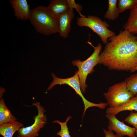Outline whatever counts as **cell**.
<instances>
[{"label":"cell","instance_id":"9a60e30c","mask_svg":"<svg viewBox=\"0 0 137 137\" xmlns=\"http://www.w3.org/2000/svg\"><path fill=\"white\" fill-rule=\"evenodd\" d=\"M123 28L133 34L137 33V9L135 8L131 10L128 21Z\"/></svg>","mask_w":137,"mask_h":137},{"label":"cell","instance_id":"d6986e66","mask_svg":"<svg viewBox=\"0 0 137 137\" xmlns=\"http://www.w3.org/2000/svg\"><path fill=\"white\" fill-rule=\"evenodd\" d=\"M71 116H68L66 121L63 122H62L59 121L57 120L52 122V123H57L60 125L61 126V130L57 133V134L61 137H71L68 128L67 126V123L71 118Z\"/></svg>","mask_w":137,"mask_h":137},{"label":"cell","instance_id":"5b68a950","mask_svg":"<svg viewBox=\"0 0 137 137\" xmlns=\"http://www.w3.org/2000/svg\"><path fill=\"white\" fill-rule=\"evenodd\" d=\"M109 107L115 108L128 102L134 96L128 90L125 81L112 86L103 93Z\"/></svg>","mask_w":137,"mask_h":137},{"label":"cell","instance_id":"44dd1931","mask_svg":"<svg viewBox=\"0 0 137 137\" xmlns=\"http://www.w3.org/2000/svg\"><path fill=\"white\" fill-rule=\"evenodd\" d=\"M70 9H76L79 13L83 9L82 6L80 4L76 3L74 0H66Z\"/></svg>","mask_w":137,"mask_h":137},{"label":"cell","instance_id":"277c9868","mask_svg":"<svg viewBox=\"0 0 137 137\" xmlns=\"http://www.w3.org/2000/svg\"><path fill=\"white\" fill-rule=\"evenodd\" d=\"M76 24L80 27H86L91 29L100 37L104 44L107 43L109 38L115 35L108 29V23L96 16L90 15L86 17L81 15L77 19Z\"/></svg>","mask_w":137,"mask_h":137},{"label":"cell","instance_id":"3957f363","mask_svg":"<svg viewBox=\"0 0 137 137\" xmlns=\"http://www.w3.org/2000/svg\"><path fill=\"white\" fill-rule=\"evenodd\" d=\"M90 44L94 48V50L92 54L87 59L83 61L79 60H74L72 64L78 68V74L79 78L81 91L85 93L88 85L86 81L88 75L93 71L94 67L98 64L99 57L102 49V47L100 43L96 47L94 46L89 42Z\"/></svg>","mask_w":137,"mask_h":137},{"label":"cell","instance_id":"52a82bcc","mask_svg":"<svg viewBox=\"0 0 137 137\" xmlns=\"http://www.w3.org/2000/svg\"><path fill=\"white\" fill-rule=\"evenodd\" d=\"M53 78V81L50 83L47 90H50L54 86L57 85L66 84L72 88L76 93L82 98L84 107H87L90 105V102L87 100L83 96L81 91L79 78L78 75V71L75 72L72 77L66 78H58L54 73L51 74Z\"/></svg>","mask_w":137,"mask_h":137},{"label":"cell","instance_id":"cb8c5ba5","mask_svg":"<svg viewBox=\"0 0 137 137\" xmlns=\"http://www.w3.org/2000/svg\"><path fill=\"white\" fill-rule=\"evenodd\" d=\"M134 8H135L137 9V3Z\"/></svg>","mask_w":137,"mask_h":137},{"label":"cell","instance_id":"30bf717a","mask_svg":"<svg viewBox=\"0 0 137 137\" xmlns=\"http://www.w3.org/2000/svg\"><path fill=\"white\" fill-rule=\"evenodd\" d=\"M9 2L17 19L22 20H29L31 10L26 0H11Z\"/></svg>","mask_w":137,"mask_h":137},{"label":"cell","instance_id":"ac0fdd59","mask_svg":"<svg viewBox=\"0 0 137 137\" xmlns=\"http://www.w3.org/2000/svg\"><path fill=\"white\" fill-rule=\"evenodd\" d=\"M125 81L127 83L128 90L134 96L137 94V74L132 75L126 79Z\"/></svg>","mask_w":137,"mask_h":137},{"label":"cell","instance_id":"603a6c76","mask_svg":"<svg viewBox=\"0 0 137 137\" xmlns=\"http://www.w3.org/2000/svg\"><path fill=\"white\" fill-rule=\"evenodd\" d=\"M137 71V67H136L134 68H133V69H132V70H131L130 71L132 72H134L135 71Z\"/></svg>","mask_w":137,"mask_h":137},{"label":"cell","instance_id":"7402d4cb","mask_svg":"<svg viewBox=\"0 0 137 137\" xmlns=\"http://www.w3.org/2000/svg\"><path fill=\"white\" fill-rule=\"evenodd\" d=\"M103 130L105 137H117L112 131L109 130H107L104 129H103Z\"/></svg>","mask_w":137,"mask_h":137},{"label":"cell","instance_id":"8992f818","mask_svg":"<svg viewBox=\"0 0 137 137\" xmlns=\"http://www.w3.org/2000/svg\"><path fill=\"white\" fill-rule=\"evenodd\" d=\"M35 106L38 111V114L33 118L34 123L31 125L20 128L17 131V137H37L39 135V132L47 123V118L44 114V107L40 102H36L32 104Z\"/></svg>","mask_w":137,"mask_h":137},{"label":"cell","instance_id":"8fae6325","mask_svg":"<svg viewBox=\"0 0 137 137\" xmlns=\"http://www.w3.org/2000/svg\"><path fill=\"white\" fill-rule=\"evenodd\" d=\"M47 7L57 18L68 11L70 9L66 0H52Z\"/></svg>","mask_w":137,"mask_h":137},{"label":"cell","instance_id":"ffe728a7","mask_svg":"<svg viewBox=\"0 0 137 137\" xmlns=\"http://www.w3.org/2000/svg\"><path fill=\"white\" fill-rule=\"evenodd\" d=\"M124 121L133 126L136 130L135 135L137 136V112H131L125 119Z\"/></svg>","mask_w":137,"mask_h":137},{"label":"cell","instance_id":"7c38bea8","mask_svg":"<svg viewBox=\"0 0 137 137\" xmlns=\"http://www.w3.org/2000/svg\"><path fill=\"white\" fill-rule=\"evenodd\" d=\"M137 111V94L131 98L126 103L116 107L108 108L106 110V114L115 115L119 113L125 111Z\"/></svg>","mask_w":137,"mask_h":137},{"label":"cell","instance_id":"6da1fadb","mask_svg":"<svg viewBox=\"0 0 137 137\" xmlns=\"http://www.w3.org/2000/svg\"><path fill=\"white\" fill-rule=\"evenodd\" d=\"M108 40L98 64L118 71H131L137 67V37L124 30Z\"/></svg>","mask_w":137,"mask_h":137},{"label":"cell","instance_id":"e0dca14e","mask_svg":"<svg viewBox=\"0 0 137 137\" xmlns=\"http://www.w3.org/2000/svg\"><path fill=\"white\" fill-rule=\"evenodd\" d=\"M137 0H119L118 8L119 13H122L127 10L131 9L135 6Z\"/></svg>","mask_w":137,"mask_h":137},{"label":"cell","instance_id":"5bb4252c","mask_svg":"<svg viewBox=\"0 0 137 137\" xmlns=\"http://www.w3.org/2000/svg\"><path fill=\"white\" fill-rule=\"evenodd\" d=\"M17 120L6 106L4 99L1 98L0 100V126Z\"/></svg>","mask_w":137,"mask_h":137},{"label":"cell","instance_id":"ba28073f","mask_svg":"<svg viewBox=\"0 0 137 137\" xmlns=\"http://www.w3.org/2000/svg\"><path fill=\"white\" fill-rule=\"evenodd\" d=\"M106 117L109 121L108 130L114 131L117 137H123L127 136L129 137H137L136 131L134 127H132L125 124L123 122L119 121L115 115L106 114Z\"/></svg>","mask_w":137,"mask_h":137},{"label":"cell","instance_id":"7a4b0ae2","mask_svg":"<svg viewBox=\"0 0 137 137\" xmlns=\"http://www.w3.org/2000/svg\"><path fill=\"white\" fill-rule=\"evenodd\" d=\"M29 20L39 33L49 36L58 33L57 18L47 7L40 6L31 10Z\"/></svg>","mask_w":137,"mask_h":137},{"label":"cell","instance_id":"4fadbf2b","mask_svg":"<svg viewBox=\"0 0 137 137\" xmlns=\"http://www.w3.org/2000/svg\"><path fill=\"white\" fill-rule=\"evenodd\" d=\"M24 125L17 121H12L0 126V134L3 137H12L15 133Z\"/></svg>","mask_w":137,"mask_h":137},{"label":"cell","instance_id":"9c48e42d","mask_svg":"<svg viewBox=\"0 0 137 137\" xmlns=\"http://www.w3.org/2000/svg\"><path fill=\"white\" fill-rule=\"evenodd\" d=\"M74 16V9H70L68 11L57 17L58 33L64 38L68 36L71 30L72 21Z\"/></svg>","mask_w":137,"mask_h":137},{"label":"cell","instance_id":"2e32d148","mask_svg":"<svg viewBox=\"0 0 137 137\" xmlns=\"http://www.w3.org/2000/svg\"><path fill=\"white\" fill-rule=\"evenodd\" d=\"M117 0H108V9L104 15L105 18L109 20H114L118 17L119 12L117 5Z\"/></svg>","mask_w":137,"mask_h":137}]
</instances>
